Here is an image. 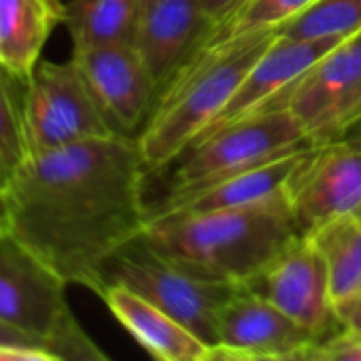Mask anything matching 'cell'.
I'll use <instances>...</instances> for the list:
<instances>
[{
    "label": "cell",
    "mask_w": 361,
    "mask_h": 361,
    "mask_svg": "<svg viewBox=\"0 0 361 361\" xmlns=\"http://www.w3.org/2000/svg\"><path fill=\"white\" fill-rule=\"evenodd\" d=\"M310 147L289 109H270L230 123L192 145L176 159L164 198L211 188L219 180Z\"/></svg>",
    "instance_id": "277c9868"
},
{
    "label": "cell",
    "mask_w": 361,
    "mask_h": 361,
    "mask_svg": "<svg viewBox=\"0 0 361 361\" xmlns=\"http://www.w3.org/2000/svg\"><path fill=\"white\" fill-rule=\"evenodd\" d=\"M319 342V338L270 304L240 287L219 314V344L243 348L255 357L281 355Z\"/></svg>",
    "instance_id": "9a60e30c"
},
{
    "label": "cell",
    "mask_w": 361,
    "mask_h": 361,
    "mask_svg": "<svg viewBox=\"0 0 361 361\" xmlns=\"http://www.w3.org/2000/svg\"><path fill=\"white\" fill-rule=\"evenodd\" d=\"M75 64L83 73L113 128L132 136L142 130L155 98L157 85L130 41L102 43L73 49Z\"/></svg>",
    "instance_id": "30bf717a"
},
{
    "label": "cell",
    "mask_w": 361,
    "mask_h": 361,
    "mask_svg": "<svg viewBox=\"0 0 361 361\" xmlns=\"http://www.w3.org/2000/svg\"><path fill=\"white\" fill-rule=\"evenodd\" d=\"M100 298L155 361H202L207 355L204 340L132 289L106 285Z\"/></svg>",
    "instance_id": "e0dca14e"
},
{
    "label": "cell",
    "mask_w": 361,
    "mask_h": 361,
    "mask_svg": "<svg viewBox=\"0 0 361 361\" xmlns=\"http://www.w3.org/2000/svg\"><path fill=\"white\" fill-rule=\"evenodd\" d=\"M317 361H361V334L340 327L314 344Z\"/></svg>",
    "instance_id": "cb8c5ba5"
},
{
    "label": "cell",
    "mask_w": 361,
    "mask_h": 361,
    "mask_svg": "<svg viewBox=\"0 0 361 361\" xmlns=\"http://www.w3.org/2000/svg\"><path fill=\"white\" fill-rule=\"evenodd\" d=\"M28 79L0 64V192L30 159L26 134Z\"/></svg>",
    "instance_id": "44dd1931"
},
{
    "label": "cell",
    "mask_w": 361,
    "mask_h": 361,
    "mask_svg": "<svg viewBox=\"0 0 361 361\" xmlns=\"http://www.w3.org/2000/svg\"><path fill=\"white\" fill-rule=\"evenodd\" d=\"M106 285H123L194 331L209 346L219 344V314L238 285L194 276L155 255L140 236L104 266Z\"/></svg>",
    "instance_id": "5b68a950"
},
{
    "label": "cell",
    "mask_w": 361,
    "mask_h": 361,
    "mask_svg": "<svg viewBox=\"0 0 361 361\" xmlns=\"http://www.w3.org/2000/svg\"><path fill=\"white\" fill-rule=\"evenodd\" d=\"M234 3H236V0H198V5L202 7V11L207 13V18L211 22L217 20L219 16H224Z\"/></svg>",
    "instance_id": "f546056e"
},
{
    "label": "cell",
    "mask_w": 361,
    "mask_h": 361,
    "mask_svg": "<svg viewBox=\"0 0 361 361\" xmlns=\"http://www.w3.org/2000/svg\"><path fill=\"white\" fill-rule=\"evenodd\" d=\"M361 30V0H317L279 30L289 39L350 37Z\"/></svg>",
    "instance_id": "7402d4cb"
},
{
    "label": "cell",
    "mask_w": 361,
    "mask_h": 361,
    "mask_svg": "<svg viewBox=\"0 0 361 361\" xmlns=\"http://www.w3.org/2000/svg\"><path fill=\"white\" fill-rule=\"evenodd\" d=\"M342 138H346V140H350L353 145H357L359 149H361V121L359 123H355Z\"/></svg>",
    "instance_id": "4dcf8cb0"
},
{
    "label": "cell",
    "mask_w": 361,
    "mask_h": 361,
    "mask_svg": "<svg viewBox=\"0 0 361 361\" xmlns=\"http://www.w3.org/2000/svg\"><path fill=\"white\" fill-rule=\"evenodd\" d=\"M300 236L361 213V149L346 138L310 147L285 185Z\"/></svg>",
    "instance_id": "ba28073f"
},
{
    "label": "cell",
    "mask_w": 361,
    "mask_h": 361,
    "mask_svg": "<svg viewBox=\"0 0 361 361\" xmlns=\"http://www.w3.org/2000/svg\"><path fill=\"white\" fill-rule=\"evenodd\" d=\"M0 344H13V346H45L43 340H39L37 336L22 331L13 325H7L0 321Z\"/></svg>",
    "instance_id": "83f0119b"
},
{
    "label": "cell",
    "mask_w": 361,
    "mask_h": 361,
    "mask_svg": "<svg viewBox=\"0 0 361 361\" xmlns=\"http://www.w3.org/2000/svg\"><path fill=\"white\" fill-rule=\"evenodd\" d=\"M62 22L64 5L51 0H0V64L28 79Z\"/></svg>",
    "instance_id": "ac0fdd59"
},
{
    "label": "cell",
    "mask_w": 361,
    "mask_h": 361,
    "mask_svg": "<svg viewBox=\"0 0 361 361\" xmlns=\"http://www.w3.org/2000/svg\"><path fill=\"white\" fill-rule=\"evenodd\" d=\"M211 20L198 0H142L130 43L147 64L157 94L170 81Z\"/></svg>",
    "instance_id": "4fadbf2b"
},
{
    "label": "cell",
    "mask_w": 361,
    "mask_h": 361,
    "mask_svg": "<svg viewBox=\"0 0 361 361\" xmlns=\"http://www.w3.org/2000/svg\"><path fill=\"white\" fill-rule=\"evenodd\" d=\"M7 232V221H5V211H3V202H0V234Z\"/></svg>",
    "instance_id": "1f68e13d"
},
{
    "label": "cell",
    "mask_w": 361,
    "mask_h": 361,
    "mask_svg": "<svg viewBox=\"0 0 361 361\" xmlns=\"http://www.w3.org/2000/svg\"><path fill=\"white\" fill-rule=\"evenodd\" d=\"M26 134L30 157L87 140L123 136L104 115L73 58L68 62L41 60L35 66L26 92Z\"/></svg>",
    "instance_id": "8992f818"
},
{
    "label": "cell",
    "mask_w": 361,
    "mask_h": 361,
    "mask_svg": "<svg viewBox=\"0 0 361 361\" xmlns=\"http://www.w3.org/2000/svg\"><path fill=\"white\" fill-rule=\"evenodd\" d=\"M314 344H308V346L291 350V353H281V355H259V357H255V361H317Z\"/></svg>",
    "instance_id": "f1b7e54d"
},
{
    "label": "cell",
    "mask_w": 361,
    "mask_h": 361,
    "mask_svg": "<svg viewBox=\"0 0 361 361\" xmlns=\"http://www.w3.org/2000/svg\"><path fill=\"white\" fill-rule=\"evenodd\" d=\"M314 3L317 0H236L224 16L209 24L183 62L178 64L170 81L198 71L209 60L224 56L228 49L240 45L247 39L279 32Z\"/></svg>",
    "instance_id": "2e32d148"
},
{
    "label": "cell",
    "mask_w": 361,
    "mask_h": 361,
    "mask_svg": "<svg viewBox=\"0 0 361 361\" xmlns=\"http://www.w3.org/2000/svg\"><path fill=\"white\" fill-rule=\"evenodd\" d=\"M202 361H255V355L230 344H213L209 346Z\"/></svg>",
    "instance_id": "4316f807"
},
{
    "label": "cell",
    "mask_w": 361,
    "mask_h": 361,
    "mask_svg": "<svg viewBox=\"0 0 361 361\" xmlns=\"http://www.w3.org/2000/svg\"><path fill=\"white\" fill-rule=\"evenodd\" d=\"M298 236L283 194L247 209L151 217L140 240L194 276L245 287Z\"/></svg>",
    "instance_id": "7a4b0ae2"
},
{
    "label": "cell",
    "mask_w": 361,
    "mask_h": 361,
    "mask_svg": "<svg viewBox=\"0 0 361 361\" xmlns=\"http://www.w3.org/2000/svg\"><path fill=\"white\" fill-rule=\"evenodd\" d=\"M344 39L346 37L289 39L279 35L272 41V45L264 51V56L255 62V66L247 73L228 106L219 113V117L209 126V130L198 140L215 134L217 130L230 123L264 113L285 90H289L300 77H304Z\"/></svg>",
    "instance_id": "7c38bea8"
},
{
    "label": "cell",
    "mask_w": 361,
    "mask_h": 361,
    "mask_svg": "<svg viewBox=\"0 0 361 361\" xmlns=\"http://www.w3.org/2000/svg\"><path fill=\"white\" fill-rule=\"evenodd\" d=\"M66 287L16 236L0 234V321L45 342L71 308Z\"/></svg>",
    "instance_id": "8fae6325"
},
{
    "label": "cell",
    "mask_w": 361,
    "mask_h": 361,
    "mask_svg": "<svg viewBox=\"0 0 361 361\" xmlns=\"http://www.w3.org/2000/svg\"><path fill=\"white\" fill-rule=\"evenodd\" d=\"M0 361H60V359L45 346L0 344Z\"/></svg>",
    "instance_id": "d4e9b609"
},
{
    "label": "cell",
    "mask_w": 361,
    "mask_h": 361,
    "mask_svg": "<svg viewBox=\"0 0 361 361\" xmlns=\"http://www.w3.org/2000/svg\"><path fill=\"white\" fill-rule=\"evenodd\" d=\"M145 174L132 136L35 155L0 192L7 232L66 285L102 295L106 262L147 226Z\"/></svg>",
    "instance_id": "6da1fadb"
},
{
    "label": "cell",
    "mask_w": 361,
    "mask_h": 361,
    "mask_svg": "<svg viewBox=\"0 0 361 361\" xmlns=\"http://www.w3.org/2000/svg\"><path fill=\"white\" fill-rule=\"evenodd\" d=\"M51 3H56V5H64V3H62V0H51Z\"/></svg>",
    "instance_id": "d6a6232c"
},
{
    "label": "cell",
    "mask_w": 361,
    "mask_h": 361,
    "mask_svg": "<svg viewBox=\"0 0 361 361\" xmlns=\"http://www.w3.org/2000/svg\"><path fill=\"white\" fill-rule=\"evenodd\" d=\"M245 287L266 298L319 340L342 327L334 312L325 259L310 236L293 238Z\"/></svg>",
    "instance_id": "9c48e42d"
},
{
    "label": "cell",
    "mask_w": 361,
    "mask_h": 361,
    "mask_svg": "<svg viewBox=\"0 0 361 361\" xmlns=\"http://www.w3.org/2000/svg\"><path fill=\"white\" fill-rule=\"evenodd\" d=\"M270 109H289L310 147L340 140L361 121V30L319 60Z\"/></svg>",
    "instance_id": "52a82bcc"
},
{
    "label": "cell",
    "mask_w": 361,
    "mask_h": 361,
    "mask_svg": "<svg viewBox=\"0 0 361 361\" xmlns=\"http://www.w3.org/2000/svg\"><path fill=\"white\" fill-rule=\"evenodd\" d=\"M334 312L342 327H348V329H355L361 334V291L355 298H350L348 302L336 306Z\"/></svg>",
    "instance_id": "484cf974"
},
{
    "label": "cell",
    "mask_w": 361,
    "mask_h": 361,
    "mask_svg": "<svg viewBox=\"0 0 361 361\" xmlns=\"http://www.w3.org/2000/svg\"><path fill=\"white\" fill-rule=\"evenodd\" d=\"M142 0H71L64 5V26L73 49L130 41Z\"/></svg>",
    "instance_id": "ffe728a7"
},
{
    "label": "cell",
    "mask_w": 361,
    "mask_h": 361,
    "mask_svg": "<svg viewBox=\"0 0 361 361\" xmlns=\"http://www.w3.org/2000/svg\"><path fill=\"white\" fill-rule=\"evenodd\" d=\"M310 147L298 149L283 157H276L268 164L249 168L234 176H228L219 183L196 190L176 198H161L155 204H149V219L174 213H209V211H230L247 209L285 194V185L293 170L300 166Z\"/></svg>",
    "instance_id": "5bb4252c"
},
{
    "label": "cell",
    "mask_w": 361,
    "mask_h": 361,
    "mask_svg": "<svg viewBox=\"0 0 361 361\" xmlns=\"http://www.w3.org/2000/svg\"><path fill=\"white\" fill-rule=\"evenodd\" d=\"M308 236L325 259L336 308L361 291V213L329 221Z\"/></svg>",
    "instance_id": "d6986e66"
},
{
    "label": "cell",
    "mask_w": 361,
    "mask_h": 361,
    "mask_svg": "<svg viewBox=\"0 0 361 361\" xmlns=\"http://www.w3.org/2000/svg\"><path fill=\"white\" fill-rule=\"evenodd\" d=\"M279 32L259 35L209 60L198 71L170 81L136 134L147 172L176 161L219 117L234 92L272 45Z\"/></svg>",
    "instance_id": "3957f363"
},
{
    "label": "cell",
    "mask_w": 361,
    "mask_h": 361,
    "mask_svg": "<svg viewBox=\"0 0 361 361\" xmlns=\"http://www.w3.org/2000/svg\"><path fill=\"white\" fill-rule=\"evenodd\" d=\"M45 348H49L60 361H111L83 331L71 308L47 336Z\"/></svg>",
    "instance_id": "603a6c76"
}]
</instances>
